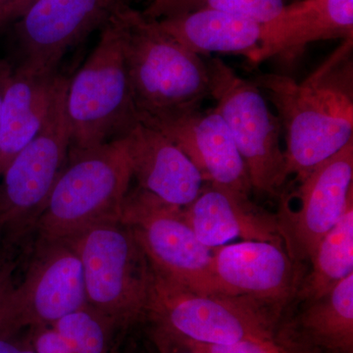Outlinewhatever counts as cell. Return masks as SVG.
I'll return each instance as SVG.
<instances>
[{
	"mask_svg": "<svg viewBox=\"0 0 353 353\" xmlns=\"http://www.w3.org/2000/svg\"><path fill=\"white\" fill-rule=\"evenodd\" d=\"M288 0H203L201 7L218 9L264 25L282 12Z\"/></svg>",
	"mask_w": 353,
	"mask_h": 353,
	"instance_id": "obj_23",
	"label": "cell"
},
{
	"mask_svg": "<svg viewBox=\"0 0 353 353\" xmlns=\"http://www.w3.org/2000/svg\"><path fill=\"white\" fill-rule=\"evenodd\" d=\"M297 197L299 209L289 213L290 233L299 253L310 257L353 197V141L301 181Z\"/></svg>",
	"mask_w": 353,
	"mask_h": 353,
	"instance_id": "obj_13",
	"label": "cell"
},
{
	"mask_svg": "<svg viewBox=\"0 0 353 353\" xmlns=\"http://www.w3.org/2000/svg\"><path fill=\"white\" fill-rule=\"evenodd\" d=\"M334 39H353V0H299L262 25L259 50L248 62L259 65L308 43Z\"/></svg>",
	"mask_w": 353,
	"mask_h": 353,
	"instance_id": "obj_17",
	"label": "cell"
},
{
	"mask_svg": "<svg viewBox=\"0 0 353 353\" xmlns=\"http://www.w3.org/2000/svg\"><path fill=\"white\" fill-rule=\"evenodd\" d=\"M34 1H36V0H17L13 7L12 12H11L10 24H13Z\"/></svg>",
	"mask_w": 353,
	"mask_h": 353,
	"instance_id": "obj_30",
	"label": "cell"
},
{
	"mask_svg": "<svg viewBox=\"0 0 353 353\" xmlns=\"http://www.w3.org/2000/svg\"><path fill=\"white\" fill-rule=\"evenodd\" d=\"M155 21L162 31L199 55L234 53L248 61L261 41L259 23L208 7Z\"/></svg>",
	"mask_w": 353,
	"mask_h": 353,
	"instance_id": "obj_19",
	"label": "cell"
},
{
	"mask_svg": "<svg viewBox=\"0 0 353 353\" xmlns=\"http://www.w3.org/2000/svg\"><path fill=\"white\" fill-rule=\"evenodd\" d=\"M120 12L101 28L94 50L69 79L65 111L70 152L123 138L139 123L128 77Z\"/></svg>",
	"mask_w": 353,
	"mask_h": 353,
	"instance_id": "obj_4",
	"label": "cell"
},
{
	"mask_svg": "<svg viewBox=\"0 0 353 353\" xmlns=\"http://www.w3.org/2000/svg\"><path fill=\"white\" fill-rule=\"evenodd\" d=\"M183 212L199 241L210 248L236 238L280 243L282 236L278 225L257 211L248 196L208 183Z\"/></svg>",
	"mask_w": 353,
	"mask_h": 353,
	"instance_id": "obj_18",
	"label": "cell"
},
{
	"mask_svg": "<svg viewBox=\"0 0 353 353\" xmlns=\"http://www.w3.org/2000/svg\"><path fill=\"white\" fill-rule=\"evenodd\" d=\"M1 240H2V232H1V229H0V241H1ZM4 290H6V288H4V285L0 284V294H2V292H3Z\"/></svg>",
	"mask_w": 353,
	"mask_h": 353,
	"instance_id": "obj_32",
	"label": "cell"
},
{
	"mask_svg": "<svg viewBox=\"0 0 353 353\" xmlns=\"http://www.w3.org/2000/svg\"><path fill=\"white\" fill-rule=\"evenodd\" d=\"M290 353H292V352H290Z\"/></svg>",
	"mask_w": 353,
	"mask_h": 353,
	"instance_id": "obj_33",
	"label": "cell"
},
{
	"mask_svg": "<svg viewBox=\"0 0 353 353\" xmlns=\"http://www.w3.org/2000/svg\"><path fill=\"white\" fill-rule=\"evenodd\" d=\"M29 338L37 353H74L63 336L52 326L32 330Z\"/></svg>",
	"mask_w": 353,
	"mask_h": 353,
	"instance_id": "obj_26",
	"label": "cell"
},
{
	"mask_svg": "<svg viewBox=\"0 0 353 353\" xmlns=\"http://www.w3.org/2000/svg\"><path fill=\"white\" fill-rule=\"evenodd\" d=\"M67 77L18 65L7 81L0 114V176L38 136Z\"/></svg>",
	"mask_w": 353,
	"mask_h": 353,
	"instance_id": "obj_16",
	"label": "cell"
},
{
	"mask_svg": "<svg viewBox=\"0 0 353 353\" xmlns=\"http://www.w3.org/2000/svg\"><path fill=\"white\" fill-rule=\"evenodd\" d=\"M143 124V123H141ZM178 145L201 172L204 183L248 196L250 176L226 122L215 109L148 123Z\"/></svg>",
	"mask_w": 353,
	"mask_h": 353,
	"instance_id": "obj_12",
	"label": "cell"
},
{
	"mask_svg": "<svg viewBox=\"0 0 353 353\" xmlns=\"http://www.w3.org/2000/svg\"><path fill=\"white\" fill-rule=\"evenodd\" d=\"M68 241L82 265L88 305L116 327L146 314L152 268L131 228L119 218L102 221Z\"/></svg>",
	"mask_w": 353,
	"mask_h": 353,
	"instance_id": "obj_5",
	"label": "cell"
},
{
	"mask_svg": "<svg viewBox=\"0 0 353 353\" xmlns=\"http://www.w3.org/2000/svg\"><path fill=\"white\" fill-rule=\"evenodd\" d=\"M124 138L139 189L178 208L196 199L204 183L201 172L168 137L139 123Z\"/></svg>",
	"mask_w": 353,
	"mask_h": 353,
	"instance_id": "obj_14",
	"label": "cell"
},
{
	"mask_svg": "<svg viewBox=\"0 0 353 353\" xmlns=\"http://www.w3.org/2000/svg\"><path fill=\"white\" fill-rule=\"evenodd\" d=\"M161 353H192V352H187V350H185V352H181V350H169V348H164V350H162Z\"/></svg>",
	"mask_w": 353,
	"mask_h": 353,
	"instance_id": "obj_31",
	"label": "cell"
},
{
	"mask_svg": "<svg viewBox=\"0 0 353 353\" xmlns=\"http://www.w3.org/2000/svg\"><path fill=\"white\" fill-rule=\"evenodd\" d=\"M65 79L43 129L0 176V229L2 238L18 240L36 227L55 183L68 160L71 136L65 97Z\"/></svg>",
	"mask_w": 353,
	"mask_h": 353,
	"instance_id": "obj_9",
	"label": "cell"
},
{
	"mask_svg": "<svg viewBox=\"0 0 353 353\" xmlns=\"http://www.w3.org/2000/svg\"><path fill=\"white\" fill-rule=\"evenodd\" d=\"M192 353H290L279 347L273 339L245 340L228 345H211L189 340H172Z\"/></svg>",
	"mask_w": 353,
	"mask_h": 353,
	"instance_id": "obj_24",
	"label": "cell"
},
{
	"mask_svg": "<svg viewBox=\"0 0 353 353\" xmlns=\"http://www.w3.org/2000/svg\"><path fill=\"white\" fill-rule=\"evenodd\" d=\"M213 264L227 296L281 303L294 290V266L281 243L245 241L221 245L213 252Z\"/></svg>",
	"mask_w": 353,
	"mask_h": 353,
	"instance_id": "obj_15",
	"label": "cell"
},
{
	"mask_svg": "<svg viewBox=\"0 0 353 353\" xmlns=\"http://www.w3.org/2000/svg\"><path fill=\"white\" fill-rule=\"evenodd\" d=\"M131 0H36L14 25L19 64L52 71L70 48L130 6Z\"/></svg>",
	"mask_w": 353,
	"mask_h": 353,
	"instance_id": "obj_11",
	"label": "cell"
},
{
	"mask_svg": "<svg viewBox=\"0 0 353 353\" xmlns=\"http://www.w3.org/2000/svg\"><path fill=\"white\" fill-rule=\"evenodd\" d=\"M0 353H37L29 336L20 340L17 334H0Z\"/></svg>",
	"mask_w": 353,
	"mask_h": 353,
	"instance_id": "obj_27",
	"label": "cell"
},
{
	"mask_svg": "<svg viewBox=\"0 0 353 353\" xmlns=\"http://www.w3.org/2000/svg\"><path fill=\"white\" fill-rule=\"evenodd\" d=\"M17 0H0V32L10 25V15Z\"/></svg>",
	"mask_w": 353,
	"mask_h": 353,
	"instance_id": "obj_28",
	"label": "cell"
},
{
	"mask_svg": "<svg viewBox=\"0 0 353 353\" xmlns=\"http://www.w3.org/2000/svg\"><path fill=\"white\" fill-rule=\"evenodd\" d=\"M208 66L215 111L231 132L252 189L276 196L288 178L278 116L253 81L241 78L220 58H213Z\"/></svg>",
	"mask_w": 353,
	"mask_h": 353,
	"instance_id": "obj_7",
	"label": "cell"
},
{
	"mask_svg": "<svg viewBox=\"0 0 353 353\" xmlns=\"http://www.w3.org/2000/svg\"><path fill=\"white\" fill-rule=\"evenodd\" d=\"M13 67L6 60L0 59V114H1L2 99H3L4 90L9 76L12 72Z\"/></svg>",
	"mask_w": 353,
	"mask_h": 353,
	"instance_id": "obj_29",
	"label": "cell"
},
{
	"mask_svg": "<svg viewBox=\"0 0 353 353\" xmlns=\"http://www.w3.org/2000/svg\"><path fill=\"white\" fill-rule=\"evenodd\" d=\"M353 39L299 83L280 74L253 81L277 109L285 134L288 176L299 183L353 141Z\"/></svg>",
	"mask_w": 353,
	"mask_h": 353,
	"instance_id": "obj_1",
	"label": "cell"
},
{
	"mask_svg": "<svg viewBox=\"0 0 353 353\" xmlns=\"http://www.w3.org/2000/svg\"><path fill=\"white\" fill-rule=\"evenodd\" d=\"M203 0H150L143 11L150 20H160L190 12L201 6Z\"/></svg>",
	"mask_w": 353,
	"mask_h": 353,
	"instance_id": "obj_25",
	"label": "cell"
},
{
	"mask_svg": "<svg viewBox=\"0 0 353 353\" xmlns=\"http://www.w3.org/2000/svg\"><path fill=\"white\" fill-rule=\"evenodd\" d=\"M132 179L126 139L69 152L34 229L39 241H69L102 221L119 218Z\"/></svg>",
	"mask_w": 353,
	"mask_h": 353,
	"instance_id": "obj_3",
	"label": "cell"
},
{
	"mask_svg": "<svg viewBox=\"0 0 353 353\" xmlns=\"http://www.w3.org/2000/svg\"><path fill=\"white\" fill-rule=\"evenodd\" d=\"M119 219L131 228L158 274L199 294L227 296L215 275L213 248L199 241L182 208L138 188L128 194Z\"/></svg>",
	"mask_w": 353,
	"mask_h": 353,
	"instance_id": "obj_8",
	"label": "cell"
},
{
	"mask_svg": "<svg viewBox=\"0 0 353 353\" xmlns=\"http://www.w3.org/2000/svg\"><path fill=\"white\" fill-rule=\"evenodd\" d=\"M120 16L128 77L139 123L170 119L201 108L210 97L208 62L132 7L123 9Z\"/></svg>",
	"mask_w": 353,
	"mask_h": 353,
	"instance_id": "obj_2",
	"label": "cell"
},
{
	"mask_svg": "<svg viewBox=\"0 0 353 353\" xmlns=\"http://www.w3.org/2000/svg\"><path fill=\"white\" fill-rule=\"evenodd\" d=\"M301 326L316 347L332 353H353V274L311 301Z\"/></svg>",
	"mask_w": 353,
	"mask_h": 353,
	"instance_id": "obj_20",
	"label": "cell"
},
{
	"mask_svg": "<svg viewBox=\"0 0 353 353\" xmlns=\"http://www.w3.org/2000/svg\"><path fill=\"white\" fill-rule=\"evenodd\" d=\"M85 303L82 265L71 243L39 241L22 282L0 294V334L52 326Z\"/></svg>",
	"mask_w": 353,
	"mask_h": 353,
	"instance_id": "obj_10",
	"label": "cell"
},
{
	"mask_svg": "<svg viewBox=\"0 0 353 353\" xmlns=\"http://www.w3.org/2000/svg\"><path fill=\"white\" fill-rule=\"evenodd\" d=\"M146 314L165 338L211 345L272 338L271 320L257 301L192 292L152 269Z\"/></svg>",
	"mask_w": 353,
	"mask_h": 353,
	"instance_id": "obj_6",
	"label": "cell"
},
{
	"mask_svg": "<svg viewBox=\"0 0 353 353\" xmlns=\"http://www.w3.org/2000/svg\"><path fill=\"white\" fill-rule=\"evenodd\" d=\"M312 271L304 283V299L317 301L353 274V197L339 222L325 234L309 257Z\"/></svg>",
	"mask_w": 353,
	"mask_h": 353,
	"instance_id": "obj_21",
	"label": "cell"
},
{
	"mask_svg": "<svg viewBox=\"0 0 353 353\" xmlns=\"http://www.w3.org/2000/svg\"><path fill=\"white\" fill-rule=\"evenodd\" d=\"M74 353H108L113 330L112 320L92 306H81L52 325Z\"/></svg>",
	"mask_w": 353,
	"mask_h": 353,
	"instance_id": "obj_22",
	"label": "cell"
}]
</instances>
